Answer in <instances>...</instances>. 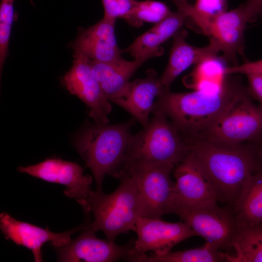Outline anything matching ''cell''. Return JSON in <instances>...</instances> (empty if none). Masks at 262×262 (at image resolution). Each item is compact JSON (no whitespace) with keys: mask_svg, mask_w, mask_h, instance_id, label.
<instances>
[{"mask_svg":"<svg viewBox=\"0 0 262 262\" xmlns=\"http://www.w3.org/2000/svg\"><path fill=\"white\" fill-rule=\"evenodd\" d=\"M218 202L233 209L252 175L262 168L257 151L196 138L185 141Z\"/></svg>","mask_w":262,"mask_h":262,"instance_id":"6da1fadb","label":"cell"},{"mask_svg":"<svg viewBox=\"0 0 262 262\" xmlns=\"http://www.w3.org/2000/svg\"><path fill=\"white\" fill-rule=\"evenodd\" d=\"M246 89L236 80L225 79L223 85L218 88L185 93L169 91L162 96L156 109L171 119L184 140L198 138L236 96Z\"/></svg>","mask_w":262,"mask_h":262,"instance_id":"7a4b0ae2","label":"cell"},{"mask_svg":"<svg viewBox=\"0 0 262 262\" xmlns=\"http://www.w3.org/2000/svg\"><path fill=\"white\" fill-rule=\"evenodd\" d=\"M133 118L114 125L96 124L84 127L75 137L74 146L92 171L97 191L102 192L106 175L119 179L129 163Z\"/></svg>","mask_w":262,"mask_h":262,"instance_id":"3957f363","label":"cell"},{"mask_svg":"<svg viewBox=\"0 0 262 262\" xmlns=\"http://www.w3.org/2000/svg\"><path fill=\"white\" fill-rule=\"evenodd\" d=\"M119 179L118 187L112 193L93 191L79 203L87 227L95 232L102 231L113 242L120 234L135 232L138 219L145 214L143 201L131 178L123 174Z\"/></svg>","mask_w":262,"mask_h":262,"instance_id":"277c9868","label":"cell"},{"mask_svg":"<svg viewBox=\"0 0 262 262\" xmlns=\"http://www.w3.org/2000/svg\"><path fill=\"white\" fill-rule=\"evenodd\" d=\"M152 114L147 125L132 135L128 165L140 160L167 163L175 167L188 155L189 146L163 112L157 109Z\"/></svg>","mask_w":262,"mask_h":262,"instance_id":"5b68a950","label":"cell"},{"mask_svg":"<svg viewBox=\"0 0 262 262\" xmlns=\"http://www.w3.org/2000/svg\"><path fill=\"white\" fill-rule=\"evenodd\" d=\"M247 88L239 94L198 138L230 146L262 137V108L254 104Z\"/></svg>","mask_w":262,"mask_h":262,"instance_id":"8992f818","label":"cell"},{"mask_svg":"<svg viewBox=\"0 0 262 262\" xmlns=\"http://www.w3.org/2000/svg\"><path fill=\"white\" fill-rule=\"evenodd\" d=\"M174 168L167 163L135 160L121 175H128L135 185L144 205L145 217L161 218L168 214L174 187L170 173Z\"/></svg>","mask_w":262,"mask_h":262,"instance_id":"52a82bcc","label":"cell"},{"mask_svg":"<svg viewBox=\"0 0 262 262\" xmlns=\"http://www.w3.org/2000/svg\"><path fill=\"white\" fill-rule=\"evenodd\" d=\"M170 213L176 214L198 235L220 250L229 251L239 226L232 208L218 204L207 206L175 207Z\"/></svg>","mask_w":262,"mask_h":262,"instance_id":"ba28073f","label":"cell"},{"mask_svg":"<svg viewBox=\"0 0 262 262\" xmlns=\"http://www.w3.org/2000/svg\"><path fill=\"white\" fill-rule=\"evenodd\" d=\"M134 244V241H131L120 246L107 238L99 239L86 226L74 240L62 246L52 247L56 252L58 262H113L120 260L131 262Z\"/></svg>","mask_w":262,"mask_h":262,"instance_id":"9c48e42d","label":"cell"},{"mask_svg":"<svg viewBox=\"0 0 262 262\" xmlns=\"http://www.w3.org/2000/svg\"><path fill=\"white\" fill-rule=\"evenodd\" d=\"M132 262L150 251L161 256L170 252L178 243L192 237L198 236L182 221L171 223L158 218L140 217L136 224Z\"/></svg>","mask_w":262,"mask_h":262,"instance_id":"30bf717a","label":"cell"},{"mask_svg":"<svg viewBox=\"0 0 262 262\" xmlns=\"http://www.w3.org/2000/svg\"><path fill=\"white\" fill-rule=\"evenodd\" d=\"M62 81L66 89L89 108V115L96 124L109 123L112 105L93 73L89 59L75 54L72 66Z\"/></svg>","mask_w":262,"mask_h":262,"instance_id":"8fae6325","label":"cell"},{"mask_svg":"<svg viewBox=\"0 0 262 262\" xmlns=\"http://www.w3.org/2000/svg\"><path fill=\"white\" fill-rule=\"evenodd\" d=\"M175 167V182L168 213L175 207H198L218 204L210 182L190 152Z\"/></svg>","mask_w":262,"mask_h":262,"instance_id":"7c38bea8","label":"cell"},{"mask_svg":"<svg viewBox=\"0 0 262 262\" xmlns=\"http://www.w3.org/2000/svg\"><path fill=\"white\" fill-rule=\"evenodd\" d=\"M256 16L245 3L236 9L213 16L204 34L218 43L225 60L236 64L237 54L244 55V34L247 23Z\"/></svg>","mask_w":262,"mask_h":262,"instance_id":"4fadbf2b","label":"cell"},{"mask_svg":"<svg viewBox=\"0 0 262 262\" xmlns=\"http://www.w3.org/2000/svg\"><path fill=\"white\" fill-rule=\"evenodd\" d=\"M17 170L45 181L66 186L65 195L79 203L93 193L92 177L83 174V168L77 164L57 158H48L34 165L19 166Z\"/></svg>","mask_w":262,"mask_h":262,"instance_id":"5bb4252c","label":"cell"},{"mask_svg":"<svg viewBox=\"0 0 262 262\" xmlns=\"http://www.w3.org/2000/svg\"><path fill=\"white\" fill-rule=\"evenodd\" d=\"M86 228L84 223L70 230L55 233L35 225L16 219L7 213L0 214V229L5 238L32 251L35 262H42V247L50 242L51 246L68 243L71 235Z\"/></svg>","mask_w":262,"mask_h":262,"instance_id":"9a60e30c","label":"cell"},{"mask_svg":"<svg viewBox=\"0 0 262 262\" xmlns=\"http://www.w3.org/2000/svg\"><path fill=\"white\" fill-rule=\"evenodd\" d=\"M167 91L157 72L148 70L143 79L130 82L126 93L112 102L131 114L143 127L149 123V115L156 109L162 96Z\"/></svg>","mask_w":262,"mask_h":262,"instance_id":"2e32d148","label":"cell"},{"mask_svg":"<svg viewBox=\"0 0 262 262\" xmlns=\"http://www.w3.org/2000/svg\"><path fill=\"white\" fill-rule=\"evenodd\" d=\"M115 21L103 17L95 24L83 30L73 44L74 54L91 61L112 62L121 58L115 34Z\"/></svg>","mask_w":262,"mask_h":262,"instance_id":"e0dca14e","label":"cell"},{"mask_svg":"<svg viewBox=\"0 0 262 262\" xmlns=\"http://www.w3.org/2000/svg\"><path fill=\"white\" fill-rule=\"evenodd\" d=\"M161 47L139 58L127 61L122 57L112 62L90 61L93 73L104 95L110 101L123 96L128 89L130 80L148 59L163 54Z\"/></svg>","mask_w":262,"mask_h":262,"instance_id":"ac0fdd59","label":"cell"},{"mask_svg":"<svg viewBox=\"0 0 262 262\" xmlns=\"http://www.w3.org/2000/svg\"><path fill=\"white\" fill-rule=\"evenodd\" d=\"M186 30L180 29L173 36V41L167 65L160 81L167 91L176 78L194 64H200L214 59L220 51L218 43L210 39L209 44L203 47H196L188 44L186 40Z\"/></svg>","mask_w":262,"mask_h":262,"instance_id":"d6986e66","label":"cell"},{"mask_svg":"<svg viewBox=\"0 0 262 262\" xmlns=\"http://www.w3.org/2000/svg\"><path fill=\"white\" fill-rule=\"evenodd\" d=\"M187 18L186 14L178 10L138 37L122 52L130 54L134 59L139 58L154 51L179 31Z\"/></svg>","mask_w":262,"mask_h":262,"instance_id":"ffe728a7","label":"cell"},{"mask_svg":"<svg viewBox=\"0 0 262 262\" xmlns=\"http://www.w3.org/2000/svg\"><path fill=\"white\" fill-rule=\"evenodd\" d=\"M233 209L239 227L262 224V168L252 175Z\"/></svg>","mask_w":262,"mask_h":262,"instance_id":"44dd1931","label":"cell"},{"mask_svg":"<svg viewBox=\"0 0 262 262\" xmlns=\"http://www.w3.org/2000/svg\"><path fill=\"white\" fill-rule=\"evenodd\" d=\"M232 248L235 253L226 252L227 262H262V224L239 227Z\"/></svg>","mask_w":262,"mask_h":262,"instance_id":"7402d4cb","label":"cell"},{"mask_svg":"<svg viewBox=\"0 0 262 262\" xmlns=\"http://www.w3.org/2000/svg\"><path fill=\"white\" fill-rule=\"evenodd\" d=\"M227 262L226 253L221 252L209 242L199 247L169 252L161 256L153 252L138 258L136 262Z\"/></svg>","mask_w":262,"mask_h":262,"instance_id":"603a6c76","label":"cell"},{"mask_svg":"<svg viewBox=\"0 0 262 262\" xmlns=\"http://www.w3.org/2000/svg\"><path fill=\"white\" fill-rule=\"evenodd\" d=\"M171 12L168 6L161 1L134 0L132 8L123 18L131 26L138 27L144 22L157 23Z\"/></svg>","mask_w":262,"mask_h":262,"instance_id":"cb8c5ba5","label":"cell"},{"mask_svg":"<svg viewBox=\"0 0 262 262\" xmlns=\"http://www.w3.org/2000/svg\"><path fill=\"white\" fill-rule=\"evenodd\" d=\"M225 0H197L195 5L187 1L178 3V9L184 13L200 30L207 26L213 16L224 11Z\"/></svg>","mask_w":262,"mask_h":262,"instance_id":"d4e9b609","label":"cell"},{"mask_svg":"<svg viewBox=\"0 0 262 262\" xmlns=\"http://www.w3.org/2000/svg\"><path fill=\"white\" fill-rule=\"evenodd\" d=\"M14 0H1L0 6V71L8 54L11 28L14 18Z\"/></svg>","mask_w":262,"mask_h":262,"instance_id":"484cf974","label":"cell"},{"mask_svg":"<svg viewBox=\"0 0 262 262\" xmlns=\"http://www.w3.org/2000/svg\"><path fill=\"white\" fill-rule=\"evenodd\" d=\"M225 75L259 73L262 74V59L255 61H247L242 65H233L225 68Z\"/></svg>","mask_w":262,"mask_h":262,"instance_id":"4316f807","label":"cell"},{"mask_svg":"<svg viewBox=\"0 0 262 262\" xmlns=\"http://www.w3.org/2000/svg\"><path fill=\"white\" fill-rule=\"evenodd\" d=\"M246 76L248 81V93L259 102L262 108V74L250 73Z\"/></svg>","mask_w":262,"mask_h":262,"instance_id":"83f0119b","label":"cell"},{"mask_svg":"<svg viewBox=\"0 0 262 262\" xmlns=\"http://www.w3.org/2000/svg\"><path fill=\"white\" fill-rule=\"evenodd\" d=\"M104 10L103 17L115 21L118 18L117 0H102Z\"/></svg>","mask_w":262,"mask_h":262,"instance_id":"f1b7e54d","label":"cell"},{"mask_svg":"<svg viewBox=\"0 0 262 262\" xmlns=\"http://www.w3.org/2000/svg\"><path fill=\"white\" fill-rule=\"evenodd\" d=\"M134 0H117L118 18H123L131 9Z\"/></svg>","mask_w":262,"mask_h":262,"instance_id":"f546056e","label":"cell"},{"mask_svg":"<svg viewBox=\"0 0 262 262\" xmlns=\"http://www.w3.org/2000/svg\"><path fill=\"white\" fill-rule=\"evenodd\" d=\"M246 3L257 15H260L262 13V0H247Z\"/></svg>","mask_w":262,"mask_h":262,"instance_id":"4dcf8cb0","label":"cell"},{"mask_svg":"<svg viewBox=\"0 0 262 262\" xmlns=\"http://www.w3.org/2000/svg\"><path fill=\"white\" fill-rule=\"evenodd\" d=\"M258 155L262 162V146L259 150L257 151Z\"/></svg>","mask_w":262,"mask_h":262,"instance_id":"1f68e13d","label":"cell"},{"mask_svg":"<svg viewBox=\"0 0 262 262\" xmlns=\"http://www.w3.org/2000/svg\"><path fill=\"white\" fill-rule=\"evenodd\" d=\"M172 0L176 4L177 3L186 2V1H187L188 0Z\"/></svg>","mask_w":262,"mask_h":262,"instance_id":"d6a6232c","label":"cell"},{"mask_svg":"<svg viewBox=\"0 0 262 262\" xmlns=\"http://www.w3.org/2000/svg\"><path fill=\"white\" fill-rule=\"evenodd\" d=\"M260 16H261L262 19V13L260 15Z\"/></svg>","mask_w":262,"mask_h":262,"instance_id":"836d02e7","label":"cell"},{"mask_svg":"<svg viewBox=\"0 0 262 262\" xmlns=\"http://www.w3.org/2000/svg\"></svg>","mask_w":262,"mask_h":262,"instance_id":"e575fe53","label":"cell"}]
</instances>
